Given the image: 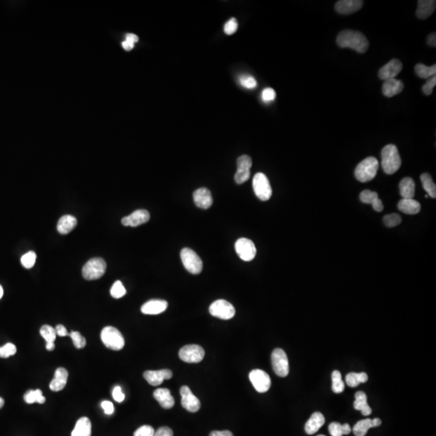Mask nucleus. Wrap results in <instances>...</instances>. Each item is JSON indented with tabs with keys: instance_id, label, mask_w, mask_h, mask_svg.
I'll use <instances>...</instances> for the list:
<instances>
[{
	"instance_id": "864d4df0",
	"label": "nucleus",
	"mask_w": 436,
	"mask_h": 436,
	"mask_svg": "<svg viewBox=\"0 0 436 436\" xmlns=\"http://www.w3.org/2000/svg\"><path fill=\"white\" fill-rule=\"evenodd\" d=\"M173 430L168 426H162L154 432L153 436H173Z\"/></svg>"
},
{
	"instance_id": "cd10ccee",
	"label": "nucleus",
	"mask_w": 436,
	"mask_h": 436,
	"mask_svg": "<svg viewBox=\"0 0 436 436\" xmlns=\"http://www.w3.org/2000/svg\"><path fill=\"white\" fill-rule=\"evenodd\" d=\"M77 220L71 215L62 216L58 221L57 229L61 234H67L76 227Z\"/></svg>"
},
{
	"instance_id": "de8ad7c7",
	"label": "nucleus",
	"mask_w": 436,
	"mask_h": 436,
	"mask_svg": "<svg viewBox=\"0 0 436 436\" xmlns=\"http://www.w3.org/2000/svg\"><path fill=\"white\" fill-rule=\"evenodd\" d=\"M237 28H239V24H237V20L235 18H231L225 23V26H224V32L227 35H232V34L236 32Z\"/></svg>"
},
{
	"instance_id": "f3484780",
	"label": "nucleus",
	"mask_w": 436,
	"mask_h": 436,
	"mask_svg": "<svg viewBox=\"0 0 436 436\" xmlns=\"http://www.w3.org/2000/svg\"><path fill=\"white\" fill-rule=\"evenodd\" d=\"M364 5L361 0H340L335 4V10L342 15L352 14L361 10Z\"/></svg>"
},
{
	"instance_id": "4468645a",
	"label": "nucleus",
	"mask_w": 436,
	"mask_h": 436,
	"mask_svg": "<svg viewBox=\"0 0 436 436\" xmlns=\"http://www.w3.org/2000/svg\"><path fill=\"white\" fill-rule=\"evenodd\" d=\"M403 70V63L400 60L392 59L386 65L380 68L378 72L379 78L384 81L395 78L396 76Z\"/></svg>"
},
{
	"instance_id": "8fccbe9b",
	"label": "nucleus",
	"mask_w": 436,
	"mask_h": 436,
	"mask_svg": "<svg viewBox=\"0 0 436 436\" xmlns=\"http://www.w3.org/2000/svg\"><path fill=\"white\" fill-rule=\"evenodd\" d=\"M154 430L151 426L144 425L134 432V436H153Z\"/></svg>"
},
{
	"instance_id": "4c0bfd02",
	"label": "nucleus",
	"mask_w": 436,
	"mask_h": 436,
	"mask_svg": "<svg viewBox=\"0 0 436 436\" xmlns=\"http://www.w3.org/2000/svg\"><path fill=\"white\" fill-rule=\"evenodd\" d=\"M345 385L342 380V376L339 371H334L332 373V390L335 393H340L344 390Z\"/></svg>"
},
{
	"instance_id": "a878e982",
	"label": "nucleus",
	"mask_w": 436,
	"mask_h": 436,
	"mask_svg": "<svg viewBox=\"0 0 436 436\" xmlns=\"http://www.w3.org/2000/svg\"><path fill=\"white\" fill-rule=\"evenodd\" d=\"M325 418L320 412H315L312 414L309 420L305 423V432L308 434H313L324 425Z\"/></svg>"
},
{
	"instance_id": "473e14b6",
	"label": "nucleus",
	"mask_w": 436,
	"mask_h": 436,
	"mask_svg": "<svg viewBox=\"0 0 436 436\" xmlns=\"http://www.w3.org/2000/svg\"><path fill=\"white\" fill-rule=\"evenodd\" d=\"M414 70L419 78H431L433 76L435 75L436 65L434 64L433 66H427L426 65H423V64H417L414 67Z\"/></svg>"
},
{
	"instance_id": "5fc2aeb1",
	"label": "nucleus",
	"mask_w": 436,
	"mask_h": 436,
	"mask_svg": "<svg viewBox=\"0 0 436 436\" xmlns=\"http://www.w3.org/2000/svg\"><path fill=\"white\" fill-rule=\"evenodd\" d=\"M101 407L103 408V410H104V413L106 414H113L114 412V406L112 404V403L109 402V401H104V402H102L101 403Z\"/></svg>"
},
{
	"instance_id": "4be33fe9",
	"label": "nucleus",
	"mask_w": 436,
	"mask_h": 436,
	"mask_svg": "<svg viewBox=\"0 0 436 436\" xmlns=\"http://www.w3.org/2000/svg\"><path fill=\"white\" fill-rule=\"evenodd\" d=\"M68 372L64 368H58L54 374V378L50 382V388L54 392H58L65 388L67 383Z\"/></svg>"
},
{
	"instance_id": "09e8293b",
	"label": "nucleus",
	"mask_w": 436,
	"mask_h": 436,
	"mask_svg": "<svg viewBox=\"0 0 436 436\" xmlns=\"http://www.w3.org/2000/svg\"><path fill=\"white\" fill-rule=\"evenodd\" d=\"M436 85V77L435 75L433 76L431 78H429L425 83L424 85L422 86V92L426 96H430L432 94L433 89Z\"/></svg>"
},
{
	"instance_id": "39448f33",
	"label": "nucleus",
	"mask_w": 436,
	"mask_h": 436,
	"mask_svg": "<svg viewBox=\"0 0 436 436\" xmlns=\"http://www.w3.org/2000/svg\"><path fill=\"white\" fill-rule=\"evenodd\" d=\"M107 264L101 258H93L87 262L83 267V276L88 281L100 279L106 271Z\"/></svg>"
},
{
	"instance_id": "393cba45",
	"label": "nucleus",
	"mask_w": 436,
	"mask_h": 436,
	"mask_svg": "<svg viewBox=\"0 0 436 436\" xmlns=\"http://www.w3.org/2000/svg\"><path fill=\"white\" fill-rule=\"evenodd\" d=\"M403 88H404V84L401 80L392 78V80L384 81L382 86V92L384 96L387 97H392L403 92Z\"/></svg>"
},
{
	"instance_id": "79ce46f5",
	"label": "nucleus",
	"mask_w": 436,
	"mask_h": 436,
	"mask_svg": "<svg viewBox=\"0 0 436 436\" xmlns=\"http://www.w3.org/2000/svg\"><path fill=\"white\" fill-rule=\"evenodd\" d=\"M76 348L82 349L86 346V339L78 331H71L70 335Z\"/></svg>"
},
{
	"instance_id": "412c9836",
	"label": "nucleus",
	"mask_w": 436,
	"mask_h": 436,
	"mask_svg": "<svg viewBox=\"0 0 436 436\" xmlns=\"http://www.w3.org/2000/svg\"><path fill=\"white\" fill-rule=\"evenodd\" d=\"M153 398L163 408L167 410L172 409L175 405V399L168 388H157L153 392Z\"/></svg>"
},
{
	"instance_id": "c9c22d12",
	"label": "nucleus",
	"mask_w": 436,
	"mask_h": 436,
	"mask_svg": "<svg viewBox=\"0 0 436 436\" xmlns=\"http://www.w3.org/2000/svg\"><path fill=\"white\" fill-rule=\"evenodd\" d=\"M368 380H369V377L365 373H350L346 377V383L351 388L358 386L361 383L367 382Z\"/></svg>"
},
{
	"instance_id": "a211bd4d",
	"label": "nucleus",
	"mask_w": 436,
	"mask_h": 436,
	"mask_svg": "<svg viewBox=\"0 0 436 436\" xmlns=\"http://www.w3.org/2000/svg\"><path fill=\"white\" fill-rule=\"evenodd\" d=\"M193 200L195 205L202 209H209L213 205L211 191L205 187H202L194 191Z\"/></svg>"
},
{
	"instance_id": "7ed1b4c3",
	"label": "nucleus",
	"mask_w": 436,
	"mask_h": 436,
	"mask_svg": "<svg viewBox=\"0 0 436 436\" xmlns=\"http://www.w3.org/2000/svg\"><path fill=\"white\" fill-rule=\"evenodd\" d=\"M378 169L379 162L376 157H366L354 170V176L361 183H366L376 177Z\"/></svg>"
},
{
	"instance_id": "2f4dec72",
	"label": "nucleus",
	"mask_w": 436,
	"mask_h": 436,
	"mask_svg": "<svg viewBox=\"0 0 436 436\" xmlns=\"http://www.w3.org/2000/svg\"><path fill=\"white\" fill-rule=\"evenodd\" d=\"M354 408L360 410L364 416H369L372 414V409L367 403V396L365 392L359 391L354 395Z\"/></svg>"
},
{
	"instance_id": "13d9d810",
	"label": "nucleus",
	"mask_w": 436,
	"mask_h": 436,
	"mask_svg": "<svg viewBox=\"0 0 436 436\" xmlns=\"http://www.w3.org/2000/svg\"><path fill=\"white\" fill-rule=\"evenodd\" d=\"M426 42H427V44L430 46V47H435L436 46V34L435 32H433V33H430L428 36H427V39H426Z\"/></svg>"
},
{
	"instance_id": "58836bf2",
	"label": "nucleus",
	"mask_w": 436,
	"mask_h": 436,
	"mask_svg": "<svg viewBox=\"0 0 436 436\" xmlns=\"http://www.w3.org/2000/svg\"><path fill=\"white\" fill-rule=\"evenodd\" d=\"M110 293L114 298L119 299L123 297L126 293V288L124 287L122 282L120 281H116L112 285L110 290Z\"/></svg>"
},
{
	"instance_id": "9b49d317",
	"label": "nucleus",
	"mask_w": 436,
	"mask_h": 436,
	"mask_svg": "<svg viewBox=\"0 0 436 436\" xmlns=\"http://www.w3.org/2000/svg\"><path fill=\"white\" fill-rule=\"evenodd\" d=\"M235 250L240 259L243 261L250 262L255 259L256 247L253 242L248 239L242 237L235 243Z\"/></svg>"
},
{
	"instance_id": "6e6552de",
	"label": "nucleus",
	"mask_w": 436,
	"mask_h": 436,
	"mask_svg": "<svg viewBox=\"0 0 436 436\" xmlns=\"http://www.w3.org/2000/svg\"><path fill=\"white\" fill-rule=\"evenodd\" d=\"M271 364L273 370L277 376L281 377H287L289 373V360L285 350L276 348L271 354Z\"/></svg>"
},
{
	"instance_id": "f257e3e1",
	"label": "nucleus",
	"mask_w": 436,
	"mask_h": 436,
	"mask_svg": "<svg viewBox=\"0 0 436 436\" xmlns=\"http://www.w3.org/2000/svg\"><path fill=\"white\" fill-rule=\"evenodd\" d=\"M337 44L341 48H349L364 54L369 47V41L364 34L354 30H343L338 35Z\"/></svg>"
},
{
	"instance_id": "9d476101",
	"label": "nucleus",
	"mask_w": 436,
	"mask_h": 436,
	"mask_svg": "<svg viewBox=\"0 0 436 436\" xmlns=\"http://www.w3.org/2000/svg\"><path fill=\"white\" fill-rule=\"evenodd\" d=\"M205 350L199 345H187L179 350V356L183 362L200 363L205 357Z\"/></svg>"
},
{
	"instance_id": "c03bdc74",
	"label": "nucleus",
	"mask_w": 436,
	"mask_h": 436,
	"mask_svg": "<svg viewBox=\"0 0 436 436\" xmlns=\"http://www.w3.org/2000/svg\"><path fill=\"white\" fill-rule=\"evenodd\" d=\"M239 82L242 86L247 89H254L257 87V81L255 80L253 76L243 75L239 78Z\"/></svg>"
},
{
	"instance_id": "1a4fd4ad",
	"label": "nucleus",
	"mask_w": 436,
	"mask_h": 436,
	"mask_svg": "<svg viewBox=\"0 0 436 436\" xmlns=\"http://www.w3.org/2000/svg\"><path fill=\"white\" fill-rule=\"evenodd\" d=\"M209 313L212 316L223 320L233 319L235 309L232 304L225 300H217L212 303L209 307Z\"/></svg>"
},
{
	"instance_id": "72a5a7b5",
	"label": "nucleus",
	"mask_w": 436,
	"mask_h": 436,
	"mask_svg": "<svg viewBox=\"0 0 436 436\" xmlns=\"http://www.w3.org/2000/svg\"><path fill=\"white\" fill-rule=\"evenodd\" d=\"M329 431L331 436H343L344 434H349L351 431L350 426L347 423L342 425L339 422H331L329 425Z\"/></svg>"
},
{
	"instance_id": "b1692460",
	"label": "nucleus",
	"mask_w": 436,
	"mask_h": 436,
	"mask_svg": "<svg viewBox=\"0 0 436 436\" xmlns=\"http://www.w3.org/2000/svg\"><path fill=\"white\" fill-rule=\"evenodd\" d=\"M360 199L365 204H371L373 205L375 211L381 212L384 209L383 203L378 197V194L370 190H365L360 195Z\"/></svg>"
},
{
	"instance_id": "3c124183",
	"label": "nucleus",
	"mask_w": 436,
	"mask_h": 436,
	"mask_svg": "<svg viewBox=\"0 0 436 436\" xmlns=\"http://www.w3.org/2000/svg\"><path fill=\"white\" fill-rule=\"evenodd\" d=\"M275 96H276V94H275V91L271 88H265L262 92V99L266 103L273 101L275 100Z\"/></svg>"
},
{
	"instance_id": "f8f14e48",
	"label": "nucleus",
	"mask_w": 436,
	"mask_h": 436,
	"mask_svg": "<svg viewBox=\"0 0 436 436\" xmlns=\"http://www.w3.org/2000/svg\"><path fill=\"white\" fill-rule=\"evenodd\" d=\"M250 380L255 387V390L259 392H266L271 387V378L267 373L260 369L251 371L249 374Z\"/></svg>"
},
{
	"instance_id": "bf43d9fd",
	"label": "nucleus",
	"mask_w": 436,
	"mask_h": 436,
	"mask_svg": "<svg viewBox=\"0 0 436 436\" xmlns=\"http://www.w3.org/2000/svg\"><path fill=\"white\" fill-rule=\"evenodd\" d=\"M126 41H128V42H132V43L135 44V43H137V42H138V37L137 35H135V34L129 33L126 35Z\"/></svg>"
},
{
	"instance_id": "603ef678",
	"label": "nucleus",
	"mask_w": 436,
	"mask_h": 436,
	"mask_svg": "<svg viewBox=\"0 0 436 436\" xmlns=\"http://www.w3.org/2000/svg\"><path fill=\"white\" fill-rule=\"evenodd\" d=\"M112 397H113L114 400L117 403H122L126 398L123 392H122V388L120 386H116L114 388L113 391H112Z\"/></svg>"
},
{
	"instance_id": "680f3d73",
	"label": "nucleus",
	"mask_w": 436,
	"mask_h": 436,
	"mask_svg": "<svg viewBox=\"0 0 436 436\" xmlns=\"http://www.w3.org/2000/svg\"><path fill=\"white\" fill-rule=\"evenodd\" d=\"M3 296H4V289H3L2 286L0 285V299L2 298Z\"/></svg>"
},
{
	"instance_id": "37998d69",
	"label": "nucleus",
	"mask_w": 436,
	"mask_h": 436,
	"mask_svg": "<svg viewBox=\"0 0 436 436\" xmlns=\"http://www.w3.org/2000/svg\"><path fill=\"white\" fill-rule=\"evenodd\" d=\"M16 351H17V349L13 343H7L3 347H0V357L1 358H8L12 355H14Z\"/></svg>"
},
{
	"instance_id": "dca6fc26",
	"label": "nucleus",
	"mask_w": 436,
	"mask_h": 436,
	"mask_svg": "<svg viewBox=\"0 0 436 436\" xmlns=\"http://www.w3.org/2000/svg\"><path fill=\"white\" fill-rule=\"evenodd\" d=\"M144 378L153 386H158L164 380H169L173 376L170 369H162L157 371H146L143 374Z\"/></svg>"
},
{
	"instance_id": "20e7f679",
	"label": "nucleus",
	"mask_w": 436,
	"mask_h": 436,
	"mask_svg": "<svg viewBox=\"0 0 436 436\" xmlns=\"http://www.w3.org/2000/svg\"><path fill=\"white\" fill-rule=\"evenodd\" d=\"M101 340L105 347L113 350H120L125 346V339L122 333L113 327H104L101 331Z\"/></svg>"
},
{
	"instance_id": "e433bc0d",
	"label": "nucleus",
	"mask_w": 436,
	"mask_h": 436,
	"mask_svg": "<svg viewBox=\"0 0 436 436\" xmlns=\"http://www.w3.org/2000/svg\"><path fill=\"white\" fill-rule=\"evenodd\" d=\"M24 399L28 404H32V403L43 404V403H46V398L43 396L42 390L40 389L28 391L24 394Z\"/></svg>"
},
{
	"instance_id": "0e129e2a",
	"label": "nucleus",
	"mask_w": 436,
	"mask_h": 436,
	"mask_svg": "<svg viewBox=\"0 0 436 436\" xmlns=\"http://www.w3.org/2000/svg\"><path fill=\"white\" fill-rule=\"evenodd\" d=\"M317 436H326V435H323V434H319V435H317Z\"/></svg>"
},
{
	"instance_id": "2eb2a0df",
	"label": "nucleus",
	"mask_w": 436,
	"mask_h": 436,
	"mask_svg": "<svg viewBox=\"0 0 436 436\" xmlns=\"http://www.w3.org/2000/svg\"><path fill=\"white\" fill-rule=\"evenodd\" d=\"M149 212L145 209H138L136 210L134 213H131L130 216L124 217L122 220V225L125 226H132V227H136L138 225H142V224L146 223L149 221Z\"/></svg>"
},
{
	"instance_id": "7c9ffc66",
	"label": "nucleus",
	"mask_w": 436,
	"mask_h": 436,
	"mask_svg": "<svg viewBox=\"0 0 436 436\" xmlns=\"http://www.w3.org/2000/svg\"><path fill=\"white\" fill-rule=\"evenodd\" d=\"M40 333L42 338L46 340V349L50 351L54 350L55 348L54 341L56 339L57 336L55 329L51 326H49V325H45L41 328Z\"/></svg>"
},
{
	"instance_id": "a19ab883",
	"label": "nucleus",
	"mask_w": 436,
	"mask_h": 436,
	"mask_svg": "<svg viewBox=\"0 0 436 436\" xmlns=\"http://www.w3.org/2000/svg\"><path fill=\"white\" fill-rule=\"evenodd\" d=\"M36 255L34 251H29L23 255L21 258V263L25 268L29 269L33 267L36 263Z\"/></svg>"
},
{
	"instance_id": "6ab92c4d",
	"label": "nucleus",
	"mask_w": 436,
	"mask_h": 436,
	"mask_svg": "<svg viewBox=\"0 0 436 436\" xmlns=\"http://www.w3.org/2000/svg\"><path fill=\"white\" fill-rule=\"evenodd\" d=\"M168 306V301L164 300H150L142 305L141 310L144 314L157 315L164 313Z\"/></svg>"
},
{
	"instance_id": "e2e57ef3",
	"label": "nucleus",
	"mask_w": 436,
	"mask_h": 436,
	"mask_svg": "<svg viewBox=\"0 0 436 436\" xmlns=\"http://www.w3.org/2000/svg\"><path fill=\"white\" fill-rule=\"evenodd\" d=\"M4 400L2 399V398H0V409L4 407Z\"/></svg>"
},
{
	"instance_id": "aec40b11",
	"label": "nucleus",
	"mask_w": 436,
	"mask_h": 436,
	"mask_svg": "<svg viewBox=\"0 0 436 436\" xmlns=\"http://www.w3.org/2000/svg\"><path fill=\"white\" fill-rule=\"evenodd\" d=\"M380 425H381V420L380 418H374V419L367 418L364 420L359 421L356 424L354 425L353 427V433L355 436H365L369 429Z\"/></svg>"
},
{
	"instance_id": "423d86ee",
	"label": "nucleus",
	"mask_w": 436,
	"mask_h": 436,
	"mask_svg": "<svg viewBox=\"0 0 436 436\" xmlns=\"http://www.w3.org/2000/svg\"><path fill=\"white\" fill-rule=\"evenodd\" d=\"M183 266L187 271L193 275H198L203 269V262L193 250L183 248L180 253Z\"/></svg>"
},
{
	"instance_id": "6e6d98bb",
	"label": "nucleus",
	"mask_w": 436,
	"mask_h": 436,
	"mask_svg": "<svg viewBox=\"0 0 436 436\" xmlns=\"http://www.w3.org/2000/svg\"><path fill=\"white\" fill-rule=\"evenodd\" d=\"M55 331H56L57 335L60 337H65L69 335H68L66 327H64L63 325H58L55 327Z\"/></svg>"
},
{
	"instance_id": "f704fd0d",
	"label": "nucleus",
	"mask_w": 436,
	"mask_h": 436,
	"mask_svg": "<svg viewBox=\"0 0 436 436\" xmlns=\"http://www.w3.org/2000/svg\"><path fill=\"white\" fill-rule=\"evenodd\" d=\"M421 181H422V187L425 191L427 192L430 197H436V186L435 183L433 182L432 177L428 173H423L421 175Z\"/></svg>"
},
{
	"instance_id": "5701e85b",
	"label": "nucleus",
	"mask_w": 436,
	"mask_h": 436,
	"mask_svg": "<svg viewBox=\"0 0 436 436\" xmlns=\"http://www.w3.org/2000/svg\"><path fill=\"white\" fill-rule=\"evenodd\" d=\"M436 2L434 0H419L418 1L416 15L418 19L425 20L434 13Z\"/></svg>"
},
{
	"instance_id": "c85d7f7f",
	"label": "nucleus",
	"mask_w": 436,
	"mask_h": 436,
	"mask_svg": "<svg viewBox=\"0 0 436 436\" xmlns=\"http://www.w3.org/2000/svg\"><path fill=\"white\" fill-rule=\"evenodd\" d=\"M398 207L400 211L409 215L417 214L421 210L420 204L414 199H402L399 202Z\"/></svg>"
},
{
	"instance_id": "ddd939ff",
	"label": "nucleus",
	"mask_w": 436,
	"mask_h": 436,
	"mask_svg": "<svg viewBox=\"0 0 436 436\" xmlns=\"http://www.w3.org/2000/svg\"><path fill=\"white\" fill-rule=\"evenodd\" d=\"M181 395V404L183 408L191 413L197 412L201 409V402L199 399L191 392L189 387L182 386L180 388Z\"/></svg>"
},
{
	"instance_id": "c756f323",
	"label": "nucleus",
	"mask_w": 436,
	"mask_h": 436,
	"mask_svg": "<svg viewBox=\"0 0 436 436\" xmlns=\"http://www.w3.org/2000/svg\"><path fill=\"white\" fill-rule=\"evenodd\" d=\"M399 189L403 199H413L415 195V183L413 179L404 178L399 183Z\"/></svg>"
},
{
	"instance_id": "052dcab7",
	"label": "nucleus",
	"mask_w": 436,
	"mask_h": 436,
	"mask_svg": "<svg viewBox=\"0 0 436 436\" xmlns=\"http://www.w3.org/2000/svg\"><path fill=\"white\" fill-rule=\"evenodd\" d=\"M122 46L126 51H130L134 49V44L132 42H128V41H125V42H122Z\"/></svg>"
},
{
	"instance_id": "0eeeda50",
	"label": "nucleus",
	"mask_w": 436,
	"mask_h": 436,
	"mask_svg": "<svg viewBox=\"0 0 436 436\" xmlns=\"http://www.w3.org/2000/svg\"><path fill=\"white\" fill-rule=\"evenodd\" d=\"M253 188L255 195L263 202H267L272 195V189L266 175L261 172L254 176Z\"/></svg>"
},
{
	"instance_id": "49530a36",
	"label": "nucleus",
	"mask_w": 436,
	"mask_h": 436,
	"mask_svg": "<svg viewBox=\"0 0 436 436\" xmlns=\"http://www.w3.org/2000/svg\"><path fill=\"white\" fill-rule=\"evenodd\" d=\"M237 169L251 170L252 160L248 155H242L237 160Z\"/></svg>"
},
{
	"instance_id": "ea45409f",
	"label": "nucleus",
	"mask_w": 436,
	"mask_h": 436,
	"mask_svg": "<svg viewBox=\"0 0 436 436\" xmlns=\"http://www.w3.org/2000/svg\"><path fill=\"white\" fill-rule=\"evenodd\" d=\"M383 221L387 227L392 228L400 225L401 222H402V218L399 214L392 213V214L384 216Z\"/></svg>"
},
{
	"instance_id": "bb28decb",
	"label": "nucleus",
	"mask_w": 436,
	"mask_h": 436,
	"mask_svg": "<svg viewBox=\"0 0 436 436\" xmlns=\"http://www.w3.org/2000/svg\"><path fill=\"white\" fill-rule=\"evenodd\" d=\"M92 435V422L89 418L83 417L76 422L71 436H91Z\"/></svg>"
},
{
	"instance_id": "a18cd8bd",
	"label": "nucleus",
	"mask_w": 436,
	"mask_h": 436,
	"mask_svg": "<svg viewBox=\"0 0 436 436\" xmlns=\"http://www.w3.org/2000/svg\"><path fill=\"white\" fill-rule=\"evenodd\" d=\"M251 177V170L237 169L235 173L234 180L237 184L245 183Z\"/></svg>"
},
{
	"instance_id": "4d7b16f0",
	"label": "nucleus",
	"mask_w": 436,
	"mask_h": 436,
	"mask_svg": "<svg viewBox=\"0 0 436 436\" xmlns=\"http://www.w3.org/2000/svg\"><path fill=\"white\" fill-rule=\"evenodd\" d=\"M209 436H233V434L229 430H222V431L214 430V431H212L210 433Z\"/></svg>"
},
{
	"instance_id": "f03ea898",
	"label": "nucleus",
	"mask_w": 436,
	"mask_h": 436,
	"mask_svg": "<svg viewBox=\"0 0 436 436\" xmlns=\"http://www.w3.org/2000/svg\"><path fill=\"white\" fill-rule=\"evenodd\" d=\"M402 160L396 145H387L381 151V167L385 173L392 175L399 171Z\"/></svg>"
}]
</instances>
